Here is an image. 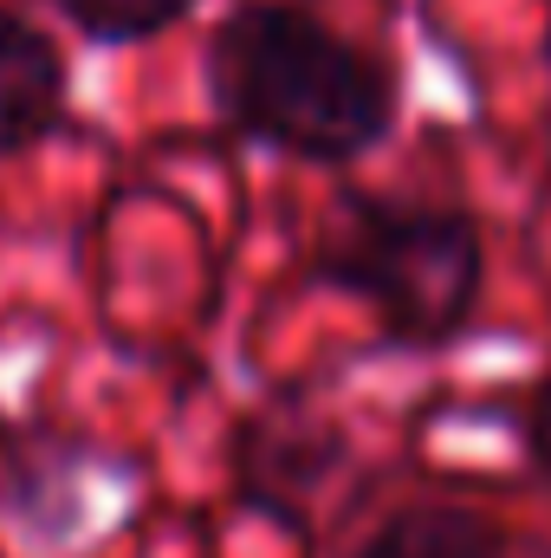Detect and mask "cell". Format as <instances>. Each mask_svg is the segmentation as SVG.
Returning <instances> with one entry per match:
<instances>
[{
  "label": "cell",
  "instance_id": "6",
  "mask_svg": "<svg viewBox=\"0 0 551 558\" xmlns=\"http://www.w3.org/2000/svg\"><path fill=\"white\" fill-rule=\"evenodd\" d=\"M52 7L98 46H143L169 26H182L195 0H52Z\"/></svg>",
  "mask_w": 551,
  "mask_h": 558
},
{
  "label": "cell",
  "instance_id": "7",
  "mask_svg": "<svg viewBox=\"0 0 551 558\" xmlns=\"http://www.w3.org/2000/svg\"><path fill=\"white\" fill-rule=\"evenodd\" d=\"M526 454H532V468L551 481V371L532 384V397H526Z\"/></svg>",
  "mask_w": 551,
  "mask_h": 558
},
{
  "label": "cell",
  "instance_id": "4",
  "mask_svg": "<svg viewBox=\"0 0 551 558\" xmlns=\"http://www.w3.org/2000/svg\"><path fill=\"white\" fill-rule=\"evenodd\" d=\"M351 558H513V533L467 500H415L383 513Z\"/></svg>",
  "mask_w": 551,
  "mask_h": 558
},
{
  "label": "cell",
  "instance_id": "3",
  "mask_svg": "<svg viewBox=\"0 0 551 558\" xmlns=\"http://www.w3.org/2000/svg\"><path fill=\"white\" fill-rule=\"evenodd\" d=\"M72 105V65L46 26L26 13H0V162L39 149L65 124Z\"/></svg>",
  "mask_w": 551,
  "mask_h": 558
},
{
  "label": "cell",
  "instance_id": "5",
  "mask_svg": "<svg viewBox=\"0 0 551 558\" xmlns=\"http://www.w3.org/2000/svg\"><path fill=\"white\" fill-rule=\"evenodd\" d=\"M325 454H338V435L331 428H292L285 416H267L260 435L241 441V481H247V500L267 507L279 520H298L292 500L311 494V481H325Z\"/></svg>",
  "mask_w": 551,
  "mask_h": 558
},
{
  "label": "cell",
  "instance_id": "2",
  "mask_svg": "<svg viewBox=\"0 0 551 558\" xmlns=\"http://www.w3.org/2000/svg\"><path fill=\"white\" fill-rule=\"evenodd\" d=\"M311 279L377 312L396 344H454L487 286V241L480 221L461 208H421L390 195H344L318 241Z\"/></svg>",
  "mask_w": 551,
  "mask_h": 558
},
{
  "label": "cell",
  "instance_id": "1",
  "mask_svg": "<svg viewBox=\"0 0 551 558\" xmlns=\"http://www.w3.org/2000/svg\"><path fill=\"white\" fill-rule=\"evenodd\" d=\"M208 98L228 131L298 162H357L396 131V72L292 0H241L208 39Z\"/></svg>",
  "mask_w": 551,
  "mask_h": 558
}]
</instances>
